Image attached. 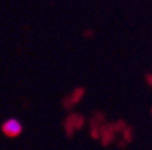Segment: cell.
Wrapping results in <instances>:
<instances>
[{
	"label": "cell",
	"mask_w": 152,
	"mask_h": 150,
	"mask_svg": "<svg viewBox=\"0 0 152 150\" xmlns=\"http://www.w3.org/2000/svg\"><path fill=\"white\" fill-rule=\"evenodd\" d=\"M1 131L7 135L8 138H15L22 132V124L17 119H8L7 121H4Z\"/></svg>",
	"instance_id": "1"
}]
</instances>
